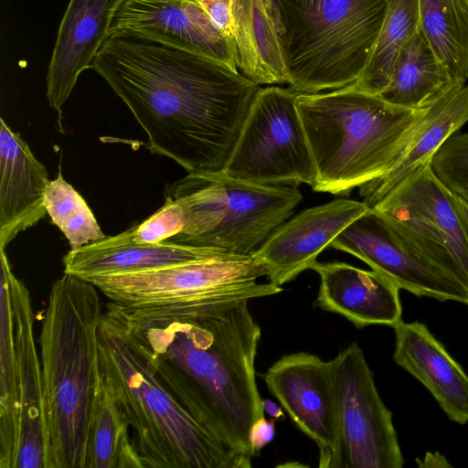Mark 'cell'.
I'll return each mask as SVG.
<instances>
[{"instance_id": "obj_1", "label": "cell", "mask_w": 468, "mask_h": 468, "mask_svg": "<svg viewBox=\"0 0 468 468\" xmlns=\"http://www.w3.org/2000/svg\"><path fill=\"white\" fill-rule=\"evenodd\" d=\"M145 132L147 148L187 173L223 168L261 89L205 55L109 35L91 67Z\"/></svg>"}, {"instance_id": "obj_2", "label": "cell", "mask_w": 468, "mask_h": 468, "mask_svg": "<svg viewBox=\"0 0 468 468\" xmlns=\"http://www.w3.org/2000/svg\"><path fill=\"white\" fill-rule=\"evenodd\" d=\"M249 302H222L173 318L128 319L159 376L197 418L229 447L252 458L249 433L264 410L255 378L261 329Z\"/></svg>"}, {"instance_id": "obj_3", "label": "cell", "mask_w": 468, "mask_h": 468, "mask_svg": "<svg viewBox=\"0 0 468 468\" xmlns=\"http://www.w3.org/2000/svg\"><path fill=\"white\" fill-rule=\"evenodd\" d=\"M99 356L126 410L144 468H250L252 458L216 437L159 376L133 324L110 302Z\"/></svg>"}, {"instance_id": "obj_4", "label": "cell", "mask_w": 468, "mask_h": 468, "mask_svg": "<svg viewBox=\"0 0 468 468\" xmlns=\"http://www.w3.org/2000/svg\"><path fill=\"white\" fill-rule=\"evenodd\" d=\"M98 291L91 282L64 273L48 294L38 339L45 468H86L103 314Z\"/></svg>"}, {"instance_id": "obj_5", "label": "cell", "mask_w": 468, "mask_h": 468, "mask_svg": "<svg viewBox=\"0 0 468 468\" xmlns=\"http://www.w3.org/2000/svg\"><path fill=\"white\" fill-rule=\"evenodd\" d=\"M434 103L421 109L399 107L354 84L298 94L315 168L313 190L349 195L388 175L424 127Z\"/></svg>"}, {"instance_id": "obj_6", "label": "cell", "mask_w": 468, "mask_h": 468, "mask_svg": "<svg viewBox=\"0 0 468 468\" xmlns=\"http://www.w3.org/2000/svg\"><path fill=\"white\" fill-rule=\"evenodd\" d=\"M289 89L312 94L344 88L364 71L387 0H268Z\"/></svg>"}, {"instance_id": "obj_7", "label": "cell", "mask_w": 468, "mask_h": 468, "mask_svg": "<svg viewBox=\"0 0 468 468\" xmlns=\"http://www.w3.org/2000/svg\"><path fill=\"white\" fill-rule=\"evenodd\" d=\"M165 198L183 210L185 227L165 241L250 256L303 199L296 186H267L222 170L187 173L166 186Z\"/></svg>"}, {"instance_id": "obj_8", "label": "cell", "mask_w": 468, "mask_h": 468, "mask_svg": "<svg viewBox=\"0 0 468 468\" xmlns=\"http://www.w3.org/2000/svg\"><path fill=\"white\" fill-rule=\"evenodd\" d=\"M268 267L250 256L229 254L148 271L98 275L94 284L133 322L173 318L228 301L252 300L283 291L259 282Z\"/></svg>"}, {"instance_id": "obj_9", "label": "cell", "mask_w": 468, "mask_h": 468, "mask_svg": "<svg viewBox=\"0 0 468 468\" xmlns=\"http://www.w3.org/2000/svg\"><path fill=\"white\" fill-rule=\"evenodd\" d=\"M0 468H45L40 356L30 292L0 250Z\"/></svg>"}, {"instance_id": "obj_10", "label": "cell", "mask_w": 468, "mask_h": 468, "mask_svg": "<svg viewBox=\"0 0 468 468\" xmlns=\"http://www.w3.org/2000/svg\"><path fill=\"white\" fill-rule=\"evenodd\" d=\"M297 95L289 88H261L220 170L261 185L313 186L315 168Z\"/></svg>"}, {"instance_id": "obj_11", "label": "cell", "mask_w": 468, "mask_h": 468, "mask_svg": "<svg viewBox=\"0 0 468 468\" xmlns=\"http://www.w3.org/2000/svg\"><path fill=\"white\" fill-rule=\"evenodd\" d=\"M370 208L411 253L468 292V240L451 191L431 162L413 170Z\"/></svg>"}, {"instance_id": "obj_12", "label": "cell", "mask_w": 468, "mask_h": 468, "mask_svg": "<svg viewBox=\"0 0 468 468\" xmlns=\"http://www.w3.org/2000/svg\"><path fill=\"white\" fill-rule=\"evenodd\" d=\"M336 431L330 468H401L392 420L363 350L353 342L332 359Z\"/></svg>"}, {"instance_id": "obj_13", "label": "cell", "mask_w": 468, "mask_h": 468, "mask_svg": "<svg viewBox=\"0 0 468 468\" xmlns=\"http://www.w3.org/2000/svg\"><path fill=\"white\" fill-rule=\"evenodd\" d=\"M269 391L319 450L320 468H330L336 431L330 361L297 352L282 356L263 375Z\"/></svg>"}, {"instance_id": "obj_14", "label": "cell", "mask_w": 468, "mask_h": 468, "mask_svg": "<svg viewBox=\"0 0 468 468\" xmlns=\"http://www.w3.org/2000/svg\"><path fill=\"white\" fill-rule=\"evenodd\" d=\"M126 34L199 53L239 70L234 42L200 0H123L109 35Z\"/></svg>"}, {"instance_id": "obj_15", "label": "cell", "mask_w": 468, "mask_h": 468, "mask_svg": "<svg viewBox=\"0 0 468 468\" xmlns=\"http://www.w3.org/2000/svg\"><path fill=\"white\" fill-rule=\"evenodd\" d=\"M330 248L349 253L417 296L468 306V292L411 253L373 208L350 223Z\"/></svg>"}, {"instance_id": "obj_16", "label": "cell", "mask_w": 468, "mask_h": 468, "mask_svg": "<svg viewBox=\"0 0 468 468\" xmlns=\"http://www.w3.org/2000/svg\"><path fill=\"white\" fill-rule=\"evenodd\" d=\"M369 209L366 202L347 198L304 209L276 228L251 256L268 267V282L282 286L311 269L320 253Z\"/></svg>"}, {"instance_id": "obj_17", "label": "cell", "mask_w": 468, "mask_h": 468, "mask_svg": "<svg viewBox=\"0 0 468 468\" xmlns=\"http://www.w3.org/2000/svg\"><path fill=\"white\" fill-rule=\"evenodd\" d=\"M123 0H69L61 19L47 74V98L58 113L78 78L90 69L109 36L112 18Z\"/></svg>"}, {"instance_id": "obj_18", "label": "cell", "mask_w": 468, "mask_h": 468, "mask_svg": "<svg viewBox=\"0 0 468 468\" xmlns=\"http://www.w3.org/2000/svg\"><path fill=\"white\" fill-rule=\"evenodd\" d=\"M311 269L320 276L314 306L344 316L357 328L395 327L402 322L400 289L383 274L338 261H316Z\"/></svg>"}, {"instance_id": "obj_19", "label": "cell", "mask_w": 468, "mask_h": 468, "mask_svg": "<svg viewBox=\"0 0 468 468\" xmlns=\"http://www.w3.org/2000/svg\"><path fill=\"white\" fill-rule=\"evenodd\" d=\"M48 174L28 144L0 119V250L47 214Z\"/></svg>"}, {"instance_id": "obj_20", "label": "cell", "mask_w": 468, "mask_h": 468, "mask_svg": "<svg viewBox=\"0 0 468 468\" xmlns=\"http://www.w3.org/2000/svg\"><path fill=\"white\" fill-rule=\"evenodd\" d=\"M394 329L393 360L419 380L434 397L447 417L468 422V375L428 327L400 322Z\"/></svg>"}, {"instance_id": "obj_21", "label": "cell", "mask_w": 468, "mask_h": 468, "mask_svg": "<svg viewBox=\"0 0 468 468\" xmlns=\"http://www.w3.org/2000/svg\"><path fill=\"white\" fill-rule=\"evenodd\" d=\"M229 254L216 248L187 246L165 240L137 243L133 240L129 229L78 250H70L63 258V265L64 273L88 281L98 275L143 271Z\"/></svg>"}, {"instance_id": "obj_22", "label": "cell", "mask_w": 468, "mask_h": 468, "mask_svg": "<svg viewBox=\"0 0 468 468\" xmlns=\"http://www.w3.org/2000/svg\"><path fill=\"white\" fill-rule=\"evenodd\" d=\"M237 68L259 85L289 84L290 78L268 0H232Z\"/></svg>"}, {"instance_id": "obj_23", "label": "cell", "mask_w": 468, "mask_h": 468, "mask_svg": "<svg viewBox=\"0 0 468 468\" xmlns=\"http://www.w3.org/2000/svg\"><path fill=\"white\" fill-rule=\"evenodd\" d=\"M130 428L115 382L100 360L90 414L86 468H144Z\"/></svg>"}, {"instance_id": "obj_24", "label": "cell", "mask_w": 468, "mask_h": 468, "mask_svg": "<svg viewBox=\"0 0 468 468\" xmlns=\"http://www.w3.org/2000/svg\"><path fill=\"white\" fill-rule=\"evenodd\" d=\"M429 45L420 27L400 50L386 88L378 95L409 109L433 104L457 86Z\"/></svg>"}, {"instance_id": "obj_25", "label": "cell", "mask_w": 468, "mask_h": 468, "mask_svg": "<svg viewBox=\"0 0 468 468\" xmlns=\"http://www.w3.org/2000/svg\"><path fill=\"white\" fill-rule=\"evenodd\" d=\"M468 122V84L457 86L440 98L410 149L386 176L359 187V195L369 207L419 166L431 162L440 147Z\"/></svg>"}, {"instance_id": "obj_26", "label": "cell", "mask_w": 468, "mask_h": 468, "mask_svg": "<svg viewBox=\"0 0 468 468\" xmlns=\"http://www.w3.org/2000/svg\"><path fill=\"white\" fill-rule=\"evenodd\" d=\"M420 28L452 80L468 79V0H419Z\"/></svg>"}, {"instance_id": "obj_27", "label": "cell", "mask_w": 468, "mask_h": 468, "mask_svg": "<svg viewBox=\"0 0 468 468\" xmlns=\"http://www.w3.org/2000/svg\"><path fill=\"white\" fill-rule=\"evenodd\" d=\"M420 25L419 0H387V8L378 40L369 60L353 84L378 95L388 85L396 59Z\"/></svg>"}, {"instance_id": "obj_28", "label": "cell", "mask_w": 468, "mask_h": 468, "mask_svg": "<svg viewBox=\"0 0 468 468\" xmlns=\"http://www.w3.org/2000/svg\"><path fill=\"white\" fill-rule=\"evenodd\" d=\"M45 207L52 223L67 238L70 250L106 238L86 201L63 178L60 171L47 185Z\"/></svg>"}, {"instance_id": "obj_29", "label": "cell", "mask_w": 468, "mask_h": 468, "mask_svg": "<svg viewBox=\"0 0 468 468\" xmlns=\"http://www.w3.org/2000/svg\"><path fill=\"white\" fill-rule=\"evenodd\" d=\"M141 224L130 229L132 239L137 243H159L176 236L185 227L180 206L170 198Z\"/></svg>"}, {"instance_id": "obj_30", "label": "cell", "mask_w": 468, "mask_h": 468, "mask_svg": "<svg viewBox=\"0 0 468 468\" xmlns=\"http://www.w3.org/2000/svg\"><path fill=\"white\" fill-rule=\"evenodd\" d=\"M434 174L451 192L468 204V133L458 137L445 165Z\"/></svg>"}, {"instance_id": "obj_31", "label": "cell", "mask_w": 468, "mask_h": 468, "mask_svg": "<svg viewBox=\"0 0 468 468\" xmlns=\"http://www.w3.org/2000/svg\"><path fill=\"white\" fill-rule=\"evenodd\" d=\"M232 0H200L206 12L218 28L233 42L231 22Z\"/></svg>"}, {"instance_id": "obj_32", "label": "cell", "mask_w": 468, "mask_h": 468, "mask_svg": "<svg viewBox=\"0 0 468 468\" xmlns=\"http://www.w3.org/2000/svg\"><path fill=\"white\" fill-rule=\"evenodd\" d=\"M274 436L275 419L269 420L264 416L259 418L252 424L249 433V441L254 456L269 444Z\"/></svg>"}, {"instance_id": "obj_33", "label": "cell", "mask_w": 468, "mask_h": 468, "mask_svg": "<svg viewBox=\"0 0 468 468\" xmlns=\"http://www.w3.org/2000/svg\"><path fill=\"white\" fill-rule=\"evenodd\" d=\"M416 463L419 467L424 468L452 467L446 457L438 452H428L421 460L417 459Z\"/></svg>"}, {"instance_id": "obj_34", "label": "cell", "mask_w": 468, "mask_h": 468, "mask_svg": "<svg viewBox=\"0 0 468 468\" xmlns=\"http://www.w3.org/2000/svg\"><path fill=\"white\" fill-rule=\"evenodd\" d=\"M451 196L460 224L468 240V204L452 192Z\"/></svg>"}, {"instance_id": "obj_35", "label": "cell", "mask_w": 468, "mask_h": 468, "mask_svg": "<svg viewBox=\"0 0 468 468\" xmlns=\"http://www.w3.org/2000/svg\"><path fill=\"white\" fill-rule=\"evenodd\" d=\"M262 407L264 412H266L271 419L281 420L283 419L284 414L282 408L273 402L271 399H262Z\"/></svg>"}]
</instances>
